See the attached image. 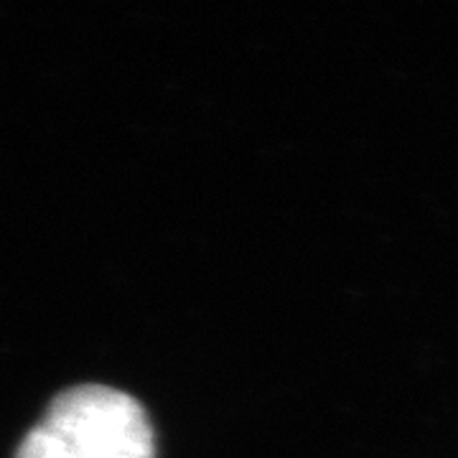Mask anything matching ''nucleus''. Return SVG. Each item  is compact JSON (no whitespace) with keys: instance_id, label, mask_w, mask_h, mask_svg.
Wrapping results in <instances>:
<instances>
[{"instance_id":"nucleus-1","label":"nucleus","mask_w":458,"mask_h":458,"mask_svg":"<svg viewBox=\"0 0 458 458\" xmlns=\"http://www.w3.org/2000/svg\"><path fill=\"white\" fill-rule=\"evenodd\" d=\"M16 458H156V438L135 397L84 385L51 403Z\"/></svg>"}]
</instances>
